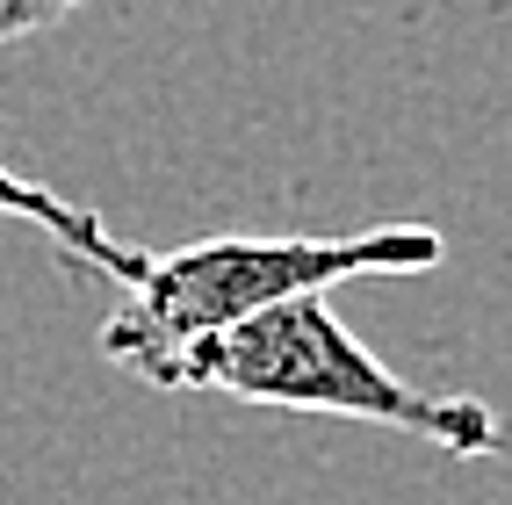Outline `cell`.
I'll list each match as a JSON object with an SVG mask.
<instances>
[{"mask_svg":"<svg viewBox=\"0 0 512 505\" xmlns=\"http://www.w3.org/2000/svg\"><path fill=\"white\" fill-rule=\"evenodd\" d=\"M0 210L22 217V224H37V231H51V246H58L65 260L87 267V275H101V282H116V289H130V282L145 275V253L123 246L116 231L87 210V202L58 195V188H44V181H29V174H15V166H0Z\"/></svg>","mask_w":512,"mask_h":505,"instance_id":"3957f363","label":"cell"},{"mask_svg":"<svg viewBox=\"0 0 512 505\" xmlns=\"http://www.w3.org/2000/svg\"><path fill=\"white\" fill-rule=\"evenodd\" d=\"M448 260L433 224H375V231H217L174 253H145V275L101 318V354L152 390H174V368L195 340L267 311L303 289H339L354 275H426Z\"/></svg>","mask_w":512,"mask_h":505,"instance_id":"6da1fadb","label":"cell"},{"mask_svg":"<svg viewBox=\"0 0 512 505\" xmlns=\"http://www.w3.org/2000/svg\"><path fill=\"white\" fill-rule=\"evenodd\" d=\"M73 8H87V0H0V51L37 37V29H58Z\"/></svg>","mask_w":512,"mask_h":505,"instance_id":"277c9868","label":"cell"},{"mask_svg":"<svg viewBox=\"0 0 512 505\" xmlns=\"http://www.w3.org/2000/svg\"><path fill=\"white\" fill-rule=\"evenodd\" d=\"M325 296L332 289L282 296L267 311L210 332V340H195L174 368V390H224L238 404L412 433V441H433L440 455H505L512 448V426L484 397H440V390L404 383L383 354H368L354 340L347 318Z\"/></svg>","mask_w":512,"mask_h":505,"instance_id":"7a4b0ae2","label":"cell"}]
</instances>
